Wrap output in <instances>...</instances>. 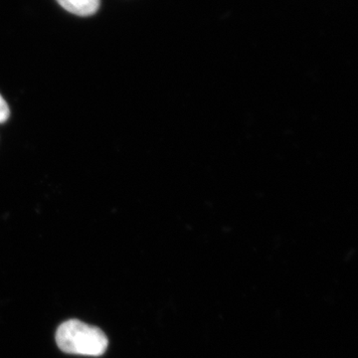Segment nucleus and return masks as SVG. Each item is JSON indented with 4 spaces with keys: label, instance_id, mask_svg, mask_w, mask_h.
Here are the masks:
<instances>
[{
    "label": "nucleus",
    "instance_id": "obj_1",
    "mask_svg": "<svg viewBox=\"0 0 358 358\" xmlns=\"http://www.w3.org/2000/svg\"><path fill=\"white\" fill-rule=\"evenodd\" d=\"M56 343L62 352L88 357H101L109 345L107 336L99 327L78 320H67L58 327Z\"/></svg>",
    "mask_w": 358,
    "mask_h": 358
},
{
    "label": "nucleus",
    "instance_id": "obj_2",
    "mask_svg": "<svg viewBox=\"0 0 358 358\" xmlns=\"http://www.w3.org/2000/svg\"><path fill=\"white\" fill-rule=\"evenodd\" d=\"M59 4L73 14L90 16L96 13L100 7V0H57Z\"/></svg>",
    "mask_w": 358,
    "mask_h": 358
},
{
    "label": "nucleus",
    "instance_id": "obj_3",
    "mask_svg": "<svg viewBox=\"0 0 358 358\" xmlns=\"http://www.w3.org/2000/svg\"><path fill=\"white\" fill-rule=\"evenodd\" d=\"M10 112H9L8 105L2 96L0 95V124H3L8 120Z\"/></svg>",
    "mask_w": 358,
    "mask_h": 358
}]
</instances>
